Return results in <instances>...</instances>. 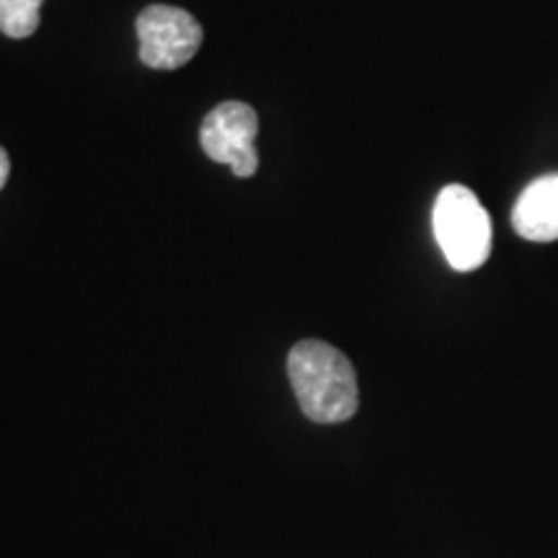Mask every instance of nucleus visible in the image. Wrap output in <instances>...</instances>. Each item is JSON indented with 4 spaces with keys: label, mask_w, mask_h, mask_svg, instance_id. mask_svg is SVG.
Returning <instances> with one entry per match:
<instances>
[{
    "label": "nucleus",
    "mask_w": 558,
    "mask_h": 558,
    "mask_svg": "<svg viewBox=\"0 0 558 558\" xmlns=\"http://www.w3.org/2000/svg\"><path fill=\"white\" fill-rule=\"evenodd\" d=\"M288 375L300 409L311 422H347L360 407L357 375L352 362L326 341L308 339L292 347Z\"/></svg>",
    "instance_id": "f257e3e1"
},
{
    "label": "nucleus",
    "mask_w": 558,
    "mask_h": 558,
    "mask_svg": "<svg viewBox=\"0 0 558 558\" xmlns=\"http://www.w3.org/2000/svg\"><path fill=\"white\" fill-rule=\"evenodd\" d=\"M432 228L445 259L456 271L484 267L492 254V220L476 194L465 186L450 184L437 194Z\"/></svg>",
    "instance_id": "f03ea898"
},
{
    "label": "nucleus",
    "mask_w": 558,
    "mask_h": 558,
    "mask_svg": "<svg viewBox=\"0 0 558 558\" xmlns=\"http://www.w3.org/2000/svg\"><path fill=\"white\" fill-rule=\"evenodd\" d=\"M140 60L156 70L184 68L202 47V26L190 11L148 5L137 16Z\"/></svg>",
    "instance_id": "7ed1b4c3"
},
{
    "label": "nucleus",
    "mask_w": 558,
    "mask_h": 558,
    "mask_svg": "<svg viewBox=\"0 0 558 558\" xmlns=\"http://www.w3.org/2000/svg\"><path fill=\"white\" fill-rule=\"evenodd\" d=\"M256 132L259 117L243 101H226L205 117L199 130L202 150L215 163H226L235 177L248 179L259 169L256 156Z\"/></svg>",
    "instance_id": "20e7f679"
},
{
    "label": "nucleus",
    "mask_w": 558,
    "mask_h": 558,
    "mask_svg": "<svg viewBox=\"0 0 558 558\" xmlns=\"http://www.w3.org/2000/svg\"><path fill=\"white\" fill-rule=\"evenodd\" d=\"M512 226L525 241H558V173L530 181L514 202Z\"/></svg>",
    "instance_id": "39448f33"
},
{
    "label": "nucleus",
    "mask_w": 558,
    "mask_h": 558,
    "mask_svg": "<svg viewBox=\"0 0 558 558\" xmlns=\"http://www.w3.org/2000/svg\"><path fill=\"white\" fill-rule=\"evenodd\" d=\"M41 0H0V32L11 39H26L39 29Z\"/></svg>",
    "instance_id": "423d86ee"
},
{
    "label": "nucleus",
    "mask_w": 558,
    "mask_h": 558,
    "mask_svg": "<svg viewBox=\"0 0 558 558\" xmlns=\"http://www.w3.org/2000/svg\"><path fill=\"white\" fill-rule=\"evenodd\" d=\"M9 173H11V158L9 153L0 148V190H3L5 181H9Z\"/></svg>",
    "instance_id": "0eeeda50"
}]
</instances>
